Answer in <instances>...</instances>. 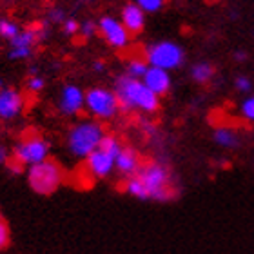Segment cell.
I'll list each match as a JSON object with an SVG mask.
<instances>
[{
    "mask_svg": "<svg viewBox=\"0 0 254 254\" xmlns=\"http://www.w3.org/2000/svg\"><path fill=\"white\" fill-rule=\"evenodd\" d=\"M64 171L55 160H46L42 164L31 165L27 169V184L37 194L48 196L62 186Z\"/></svg>",
    "mask_w": 254,
    "mask_h": 254,
    "instance_id": "277c9868",
    "label": "cell"
},
{
    "mask_svg": "<svg viewBox=\"0 0 254 254\" xmlns=\"http://www.w3.org/2000/svg\"><path fill=\"white\" fill-rule=\"evenodd\" d=\"M20 31H22L20 26L15 20H11V18H0V38L11 42Z\"/></svg>",
    "mask_w": 254,
    "mask_h": 254,
    "instance_id": "ac0fdd59",
    "label": "cell"
},
{
    "mask_svg": "<svg viewBox=\"0 0 254 254\" xmlns=\"http://www.w3.org/2000/svg\"><path fill=\"white\" fill-rule=\"evenodd\" d=\"M9 151H7V147H4V145H0V165H7V162H9Z\"/></svg>",
    "mask_w": 254,
    "mask_h": 254,
    "instance_id": "83f0119b",
    "label": "cell"
},
{
    "mask_svg": "<svg viewBox=\"0 0 254 254\" xmlns=\"http://www.w3.org/2000/svg\"><path fill=\"white\" fill-rule=\"evenodd\" d=\"M147 64L151 67H158L164 71H173L178 69L186 60V51L180 44L173 40H160V42L151 44L145 51Z\"/></svg>",
    "mask_w": 254,
    "mask_h": 254,
    "instance_id": "5b68a950",
    "label": "cell"
},
{
    "mask_svg": "<svg viewBox=\"0 0 254 254\" xmlns=\"http://www.w3.org/2000/svg\"><path fill=\"white\" fill-rule=\"evenodd\" d=\"M13 160H16L24 167L42 164L49 160V142L40 134L24 136L13 149Z\"/></svg>",
    "mask_w": 254,
    "mask_h": 254,
    "instance_id": "8992f818",
    "label": "cell"
},
{
    "mask_svg": "<svg viewBox=\"0 0 254 254\" xmlns=\"http://www.w3.org/2000/svg\"><path fill=\"white\" fill-rule=\"evenodd\" d=\"M115 95L118 98L120 111L127 113L132 109H138L142 113H156L160 107V96H156L153 91H149L143 85L142 80L131 78L127 74H120L115 80Z\"/></svg>",
    "mask_w": 254,
    "mask_h": 254,
    "instance_id": "7a4b0ae2",
    "label": "cell"
},
{
    "mask_svg": "<svg viewBox=\"0 0 254 254\" xmlns=\"http://www.w3.org/2000/svg\"><path fill=\"white\" fill-rule=\"evenodd\" d=\"M234 87L240 93H251V89H253V80L249 76H245V74H238L234 78Z\"/></svg>",
    "mask_w": 254,
    "mask_h": 254,
    "instance_id": "7402d4cb",
    "label": "cell"
},
{
    "mask_svg": "<svg viewBox=\"0 0 254 254\" xmlns=\"http://www.w3.org/2000/svg\"><path fill=\"white\" fill-rule=\"evenodd\" d=\"M85 107V93L76 84H65L60 91L59 109L65 117H74Z\"/></svg>",
    "mask_w": 254,
    "mask_h": 254,
    "instance_id": "9c48e42d",
    "label": "cell"
},
{
    "mask_svg": "<svg viewBox=\"0 0 254 254\" xmlns=\"http://www.w3.org/2000/svg\"><path fill=\"white\" fill-rule=\"evenodd\" d=\"M233 59L236 60V62H245V60H247V51H244V49H238V51H234Z\"/></svg>",
    "mask_w": 254,
    "mask_h": 254,
    "instance_id": "f1b7e54d",
    "label": "cell"
},
{
    "mask_svg": "<svg viewBox=\"0 0 254 254\" xmlns=\"http://www.w3.org/2000/svg\"><path fill=\"white\" fill-rule=\"evenodd\" d=\"M149 69V64L142 59H132L126 64V73L127 76H131V78H136V80H142L145 71Z\"/></svg>",
    "mask_w": 254,
    "mask_h": 254,
    "instance_id": "e0dca14e",
    "label": "cell"
},
{
    "mask_svg": "<svg viewBox=\"0 0 254 254\" xmlns=\"http://www.w3.org/2000/svg\"><path fill=\"white\" fill-rule=\"evenodd\" d=\"M62 31H64V35H67V37H74V35H78L80 33V22L74 20V18H67V20L62 24Z\"/></svg>",
    "mask_w": 254,
    "mask_h": 254,
    "instance_id": "cb8c5ba5",
    "label": "cell"
},
{
    "mask_svg": "<svg viewBox=\"0 0 254 254\" xmlns=\"http://www.w3.org/2000/svg\"><path fill=\"white\" fill-rule=\"evenodd\" d=\"M85 109L98 120H109L117 117L120 106H118L115 91L98 85V87H91L85 91Z\"/></svg>",
    "mask_w": 254,
    "mask_h": 254,
    "instance_id": "52a82bcc",
    "label": "cell"
},
{
    "mask_svg": "<svg viewBox=\"0 0 254 254\" xmlns=\"http://www.w3.org/2000/svg\"><path fill=\"white\" fill-rule=\"evenodd\" d=\"M134 4L143 11V13H158L164 7L165 0H134Z\"/></svg>",
    "mask_w": 254,
    "mask_h": 254,
    "instance_id": "d6986e66",
    "label": "cell"
},
{
    "mask_svg": "<svg viewBox=\"0 0 254 254\" xmlns=\"http://www.w3.org/2000/svg\"><path fill=\"white\" fill-rule=\"evenodd\" d=\"M7 245H9V227L7 222L0 216V251H4Z\"/></svg>",
    "mask_w": 254,
    "mask_h": 254,
    "instance_id": "484cf974",
    "label": "cell"
},
{
    "mask_svg": "<svg viewBox=\"0 0 254 254\" xmlns=\"http://www.w3.org/2000/svg\"><path fill=\"white\" fill-rule=\"evenodd\" d=\"M212 140H214L220 147H225V149H234L240 145L238 132L234 131V129H231V127H218V129H214Z\"/></svg>",
    "mask_w": 254,
    "mask_h": 254,
    "instance_id": "9a60e30c",
    "label": "cell"
},
{
    "mask_svg": "<svg viewBox=\"0 0 254 254\" xmlns=\"http://www.w3.org/2000/svg\"><path fill=\"white\" fill-rule=\"evenodd\" d=\"M106 136V131L100 122L95 120H82L74 124L67 132V151L74 158L85 160L98 149L100 142Z\"/></svg>",
    "mask_w": 254,
    "mask_h": 254,
    "instance_id": "3957f363",
    "label": "cell"
},
{
    "mask_svg": "<svg viewBox=\"0 0 254 254\" xmlns=\"http://www.w3.org/2000/svg\"><path fill=\"white\" fill-rule=\"evenodd\" d=\"M33 55V49H27V48H11L9 53H7V57H9L11 60H26L29 59Z\"/></svg>",
    "mask_w": 254,
    "mask_h": 254,
    "instance_id": "d4e9b609",
    "label": "cell"
},
{
    "mask_svg": "<svg viewBox=\"0 0 254 254\" xmlns=\"http://www.w3.org/2000/svg\"><path fill=\"white\" fill-rule=\"evenodd\" d=\"M49 20L55 22V24H64V22L67 20V16H65V13H64V9H51L49 11Z\"/></svg>",
    "mask_w": 254,
    "mask_h": 254,
    "instance_id": "4316f807",
    "label": "cell"
},
{
    "mask_svg": "<svg viewBox=\"0 0 254 254\" xmlns=\"http://www.w3.org/2000/svg\"><path fill=\"white\" fill-rule=\"evenodd\" d=\"M98 31L115 49H124L129 44V31L124 27L122 22L113 16H102L98 20Z\"/></svg>",
    "mask_w": 254,
    "mask_h": 254,
    "instance_id": "ba28073f",
    "label": "cell"
},
{
    "mask_svg": "<svg viewBox=\"0 0 254 254\" xmlns=\"http://www.w3.org/2000/svg\"><path fill=\"white\" fill-rule=\"evenodd\" d=\"M44 85H46V80L40 74H33V76L27 78V89L31 93H40L44 89Z\"/></svg>",
    "mask_w": 254,
    "mask_h": 254,
    "instance_id": "603a6c76",
    "label": "cell"
},
{
    "mask_svg": "<svg viewBox=\"0 0 254 254\" xmlns=\"http://www.w3.org/2000/svg\"><path fill=\"white\" fill-rule=\"evenodd\" d=\"M214 76V67L209 62H196L190 67V78L194 80L196 84H207L211 82Z\"/></svg>",
    "mask_w": 254,
    "mask_h": 254,
    "instance_id": "2e32d148",
    "label": "cell"
},
{
    "mask_svg": "<svg viewBox=\"0 0 254 254\" xmlns=\"http://www.w3.org/2000/svg\"><path fill=\"white\" fill-rule=\"evenodd\" d=\"M115 156L109 153H106L104 149H96L95 153L89 154L85 158V169L95 180H102V178H107L115 171Z\"/></svg>",
    "mask_w": 254,
    "mask_h": 254,
    "instance_id": "30bf717a",
    "label": "cell"
},
{
    "mask_svg": "<svg viewBox=\"0 0 254 254\" xmlns=\"http://www.w3.org/2000/svg\"><path fill=\"white\" fill-rule=\"evenodd\" d=\"M120 22L129 31V35H138V33H142L143 26H145V13L132 2V4H127L122 7V18H120Z\"/></svg>",
    "mask_w": 254,
    "mask_h": 254,
    "instance_id": "5bb4252c",
    "label": "cell"
},
{
    "mask_svg": "<svg viewBox=\"0 0 254 254\" xmlns=\"http://www.w3.org/2000/svg\"><path fill=\"white\" fill-rule=\"evenodd\" d=\"M93 69H95L96 73L106 71V62H104V60H96V62H93Z\"/></svg>",
    "mask_w": 254,
    "mask_h": 254,
    "instance_id": "f546056e",
    "label": "cell"
},
{
    "mask_svg": "<svg viewBox=\"0 0 254 254\" xmlns=\"http://www.w3.org/2000/svg\"><path fill=\"white\" fill-rule=\"evenodd\" d=\"M98 33V24L93 20H84L80 24V35L84 38H93Z\"/></svg>",
    "mask_w": 254,
    "mask_h": 254,
    "instance_id": "44dd1931",
    "label": "cell"
},
{
    "mask_svg": "<svg viewBox=\"0 0 254 254\" xmlns=\"http://www.w3.org/2000/svg\"><path fill=\"white\" fill-rule=\"evenodd\" d=\"M143 85L147 87L149 91H153L156 96H164L169 93L171 89V74L169 71H164V69H158V67H151L145 71L142 78Z\"/></svg>",
    "mask_w": 254,
    "mask_h": 254,
    "instance_id": "7c38bea8",
    "label": "cell"
},
{
    "mask_svg": "<svg viewBox=\"0 0 254 254\" xmlns=\"http://www.w3.org/2000/svg\"><path fill=\"white\" fill-rule=\"evenodd\" d=\"M240 113H242V117H244L245 120L254 122V95H251L249 98H245V100L242 102Z\"/></svg>",
    "mask_w": 254,
    "mask_h": 254,
    "instance_id": "ffe728a7",
    "label": "cell"
},
{
    "mask_svg": "<svg viewBox=\"0 0 254 254\" xmlns=\"http://www.w3.org/2000/svg\"><path fill=\"white\" fill-rule=\"evenodd\" d=\"M142 165L143 164L140 154L132 147H124L115 160V171H118V175L126 176V178H131V176L136 175Z\"/></svg>",
    "mask_w": 254,
    "mask_h": 254,
    "instance_id": "4fadbf2b",
    "label": "cell"
},
{
    "mask_svg": "<svg viewBox=\"0 0 254 254\" xmlns=\"http://www.w3.org/2000/svg\"><path fill=\"white\" fill-rule=\"evenodd\" d=\"M126 192L138 200L154 201H169L176 194L169 169L158 162L143 164L136 175L127 178Z\"/></svg>",
    "mask_w": 254,
    "mask_h": 254,
    "instance_id": "6da1fadb",
    "label": "cell"
},
{
    "mask_svg": "<svg viewBox=\"0 0 254 254\" xmlns=\"http://www.w3.org/2000/svg\"><path fill=\"white\" fill-rule=\"evenodd\" d=\"M24 109V95L15 87L0 89V120H13Z\"/></svg>",
    "mask_w": 254,
    "mask_h": 254,
    "instance_id": "8fae6325",
    "label": "cell"
},
{
    "mask_svg": "<svg viewBox=\"0 0 254 254\" xmlns=\"http://www.w3.org/2000/svg\"><path fill=\"white\" fill-rule=\"evenodd\" d=\"M4 87H5V82H4V78L0 76V89H4Z\"/></svg>",
    "mask_w": 254,
    "mask_h": 254,
    "instance_id": "4dcf8cb0",
    "label": "cell"
}]
</instances>
